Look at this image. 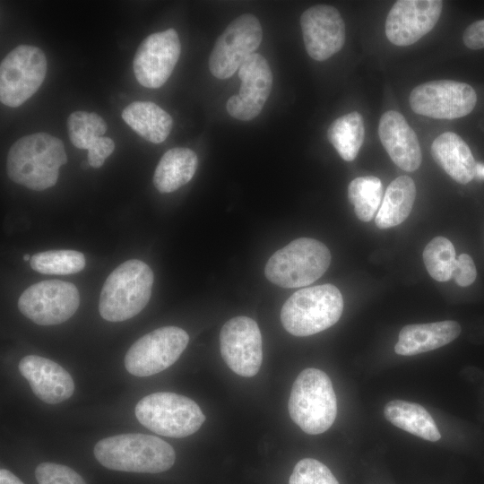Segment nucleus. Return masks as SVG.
I'll use <instances>...</instances> for the list:
<instances>
[{
    "mask_svg": "<svg viewBox=\"0 0 484 484\" xmlns=\"http://www.w3.org/2000/svg\"><path fill=\"white\" fill-rule=\"evenodd\" d=\"M67 162L63 142L48 133L18 139L9 149L6 172L15 183L42 191L54 186L59 169Z\"/></svg>",
    "mask_w": 484,
    "mask_h": 484,
    "instance_id": "f257e3e1",
    "label": "nucleus"
},
{
    "mask_svg": "<svg viewBox=\"0 0 484 484\" xmlns=\"http://www.w3.org/2000/svg\"><path fill=\"white\" fill-rule=\"evenodd\" d=\"M94 455L104 467L118 471L160 473L176 460L173 447L161 438L140 433L121 434L99 440Z\"/></svg>",
    "mask_w": 484,
    "mask_h": 484,
    "instance_id": "f03ea898",
    "label": "nucleus"
},
{
    "mask_svg": "<svg viewBox=\"0 0 484 484\" xmlns=\"http://www.w3.org/2000/svg\"><path fill=\"white\" fill-rule=\"evenodd\" d=\"M153 280L144 262L132 259L121 264L103 284L99 302L101 317L121 322L139 314L150 300Z\"/></svg>",
    "mask_w": 484,
    "mask_h": 484,
    "instance_id": "7ed1b4c3",
    "label": "nucleus"
},
{
    "mask_svg": "<svg viewBox=\"0 0 484 484\" xmlns=\"http://www.w3.org/2000/svg\"><path fill=\"white\" fill-rule=\"evenodd\" d=\"M292 420L307 434H321L333 425L337 400L329 376L317 368H306L293 383L289 403Z\"/></svg>",
    "mask_w": 484,
    "mask_h": 484,
    "instance_id": "20e7f679",
    "label": "nucleus"
},
{
    "mask_svg": "<svg viewBox=\"0 0 484 484\" xmlns=\"http://www.w3.org/2000/svg\"><path fill=\"white\" fill-rule=\"evenodd\" d=\"M342 310L343 298L338 288L317 285L294 292L282 306L281 321L290 334L309 336L336 324Z\"/></svg>",
    "mask_w": 484,
    "mask_h": 484,
    "instance_id": "39448f33",
    "label": "nucleus"
},
{
    "mask_svg": "<svg viewBox=\"0 0 484 484\" xmlns=\"http://www.w3.org/2000/svg\"><path fill=\"white\" fill-rule=\"evenodd\" d=\"M331 253L322 242L300 238L276 251L268 260L264 274L282 288H298L315 282L328 269Z\"/></svg>",
    "mask_w": 484,
    "mask_h": 484,
    "instance_id": "423d86ee",
    "label": "nucleus"
},
{
    "mask_svg": "<svg viewBox=\"0 0 484 484\" xmlns=\"http://www.w3.org/2000/svg\"><path fill=\"white\" fill-rule=\"evenodd\" d=\"M134 414L138 421L158 435L186 437L195 433L205 420L197 403L174 393L159 392L142 398Z\"/></svg>",
    "mask_w": 484,
    "mask_h": 484,
    "instance_id": "0eeeda50",
    "label": "nucleus"
},
{
    "mask_svg": "<svg viewBox=\"0 0 484 484\" xmlns=\"http://www.w3.org/2000/svg\"><path fill=\"white\" fill-rule=\"evenodd\" d=\"M44 52L35 46L20 45L1 61L0 100L16 108L29 99L41 86L47 74Z\"/></svg>",
    "mask_w": 484,
    "mask_h": 484,
    "instance_id": "6e6552de",
    "label": "nucleus"
},
{
    "mask_svg": "<svg viewBox=\"0 0 484 484\" xmlns=\"http://www.w3.org/2000/svg\"><path fill=\"white\" fill-rule=\"evenodd\" d=\"M188 341L187 333L179 327L158 328L133 343L125 356V367L135 376L158 374L178 359Z\"/></svg>",
    "mask_w": 484,
    "mask_h": 484,
    "instance_id": "1a4fd4ad",
    "label": "nucleus"
},
{
    "mask_svg": "<svg viewBox=\"0 0 484 484\" xmlns=\"http://www.w3.org/2000/svg\"><path fill=\"white\" fill-rule=\"evenodd\" d=\"M80 294L74 284L48 280L27 288L18 299L20 311L39 325L59 324L74 315Z\"/></svg>",
    "mask_w": 484,
    "mask_h": 484,
    "instance_id": "9d476101",
    "label": "nucleus"
},
{
    "mask_svg": "<svg viewBox=\"0 0 484 484\" xmlns=\"http://www.w3.org/2000/svg\"><path fill=\"white\" fill-rule=\"evenodd\" d=\"M263 30L258 19L244 13L234 19L217 39L209 57L211 73L218 79L231 77L259 47Z\"/></svg>",
    "mask_w": 484,
    "mask_h": 484,
    "instance_id": "9b49d317",
    "label": "nucleus"
},
{
    "mask_svg": "<svg viewBox=\"0 0 484 484\" xmlns=\"http://www.w3.org/2000/svg\"><path fill=\"white\" fill-rule=\"evenodd\" d=\"M409 102L416 114L436 119H454L473 110L477 94L467 83L438 80L416 86L410 94Z\"/></svg>",
    "mask_w": 484,
    "mask_h": 484,
    "instance_id": "f8f14e48",
    "label": "nucleus"
},
{
    "mask_svg": "<svg viewBox=\"0 0 484 484\" xmlns=\"http://www.w3.org/2000/svg\"><path fill=\"white\" fill-rule=\"evenodd\" d=\"M220 349L234 373L245 377L255 376L263 359L262 335L256 322L247 316L227 321L220 333Z\"/></svg>",
    "mask_w": 484,
    "mask_h": 484,
    "instance_id": "ddd939ff",
    "label": "nucleus"
},
{
    "mask_svg": "<svg viewBox=\"0 0 484 484\" xmlns=\"http://www.w3.org/2000/svg\"><path fill=\"white\" fill-rule=\"evenodd\" d=\"M181 53V44L174 29L149 35L138 47L133 70L143 87H161L171 75Z\"/></svg>",
    "mask_w": 484,
    "mask_h": 484,
    "instance_id": "4468645a",
    "label": "nucleus"
},
{
    "mask_svg": "<svg viewBox=\"0 0 484 484\" xmlns=\"http://www.w3.org/2000/svg\"><path fill=\"white\" fill-rule=\"evenodd\" d=\"M441 0H399L389 11L385 35L393 45L406 47L428 34L436 24L443 8Z\"/></svg>",
    "mask_w": 484,
    "mask_h": 484,
    "instance_id": "2eb2a0df",
    "label": "nucleus"
},
{
    "mask_svg": "<svg viewBox=\"0 0 484 484\" xmlns=\"http://www.w3.org/2000/svg\"><path fill=\"white\" fill-rule=\"evenodd\" d=\"M238 77L239 93L228 99L226 108L234 118L249 121L260 114L271 93L272 73L267 60L254 53L240 65Z\"/></svg>",
    "mask_w": 484,
    "mask_h": 484,
    "instance_id": "dca6fc26",
    "label": "nucleus"
},
{
    "mask_svg": "<svg viewBox=\"0 0 484 484\" xmlns=\"http://www.w3.org/2000/svg\"><path fill=\"white\" fill-rule=\"evenodd\" d=\"M306 50L316 61L339 52L345 42V24L339 11L329 4H315L300 16Z\"/></svg>",
    "mask_w": 484,
    "mask_h": 484,
    "instance_id": "f3484780",
    "label": "nucleus"
},
{
    "mask_svg": "<svg viewBox=\"0 0 484 484\" xmlns=\"http://www.w3.org/2000/svg\"><path fill=\"white\" fill-rule=\"evenodd\" d=\"M18 367L34 394L46 403L62 402L74 392L71 375L49 359L28 355L20 360Z\"/></svg>",
    "mask_w": 484,
    "mask_h": 484,
    "instance_id": "a211bd4d",
    "label": "nucleus"
},
{
    "mask_svg": "<svg viewBox=\"0 0 484 484\" xmlns=\"http://www.w3.org/2000/svg\"><path fill=\"white\" fill-rule=\"evenodd\" d=\"M378 135L391 160L399 168L412 172L421 164V150L418 137L404 117L388 110L379 120Z\"/></svg>",
    "mask_w": 484,
    "mask_h": 484,
    "instance_id": "6ab92c4d",
    "label": "nucleus"
},
{
    "mask_svg": "<svg viewBox=\"0 0 484 484\" xmlns=\"http://www.w3.org/2000/svg\"><path fill=\"white\" fill-rule=\"evenodd\" d=\"M460 333V324L452 320L408 324L401 330L394 351L402 356L430 351L450 343Z\"/></svg>",
    "mask_w": 484,
    "mask_h": 484,
    "instance_id": "aec40b11",
    "label": "nucleus"
},
{
    "mask_svg": "<svg viewBox=\"0 0 484 484\" xmlns=\"http://www.w3.org/2000/svg\"><path fill=\"white\" fill-rule=\"evenodd\" d=\"M431 155L456 182L467 184L474 178L476 161L467 143L455 133L438 135L431 144Z\"/></svg>",
    "mask_w": 484,
    "mask_h": 484,
    "instance_id": "412c9836",
    "label": "nucleus"
},
{
    "mask_svg": "<svg viewBox=\"0 0 484 484\" xmlns=\"http://www.w3.org/2000/svg\"><path fill=\"white\" fill-rule=\"evenodd\" d=\"M197 165V155L191 149H169L163 154L155 169L154 186L162 194L174 192L193 178Z\"/></svg>",
    "mask_w": 484,
    "mask_h": 484,
    "instance_id": "4be33fe9",
    "label": "nucleus"
},
{
    "mask_svg": "<svg viewBox=\"0 0 484 484\" xmlns=\"http://www.w3.org/2000/svg\"><path fill=\"white\" fill-rule=\"evenodd\" d=\"M123 120L144 140L160 143L167 139L173 119L160 107L150 101H134L122 112Z\"/></svg>",
    "mask_w": 484,
    "mask_h": 484,
    "instance_id": "5701e85b",
    "label": "nucleus"
},
{
    "mask_svg": "<svg viewBox=\"0 0 484 484\" xmlns=\"http://www.w3.org/2000/svg\"><path fill=\"white\" fill-rule=\"evenodd\" d=\"M415 197L413 179L408 176L396 177L386 188L376 216V226L379 229H389L403 222L411 212Z\"/></svg>",
    "mask_w": 484,
    "mask_h": 484,
    "instance_id": "b1692460",
    "label": "nucleus"
},
{
    "mask_svg": "<svg viewBox=\"0 0 484 484\" xmlns=\"http://www.w3.org/2000/svg\"><path fill=\"white\" fill-rule=\"evenodd\" d=\"M384 414L393 425L425 440L436 442L441 437L432 416L418 403L393 400L385 406Z\"/></svg>",
    "mask_w": 484,
    "mask_h": 484,
    "instance_id": "393cba45",
    "label": "nucleus"
},
{
    "mask_svg": "<svg viewBox=\"0 0 484 484\" xmlns=\"http://www.w3.org/2000/svg\"><path fill=\"white\" fill-rule=\"evenodd\" d=\"M365 127L362 116L350 112L335 119L328 128L327 137L339 155L352 161L363 143Z\"/></svg>",
    "mask_w": 484,
    "mask_h": 484,
    "instance_id": "a878e982",
    "label": "nucleus"
},
{
    "mask_svg": "<svg viewBox=\"0 0 484 484\" xmlns=\"http://www.w3.org/2000/svg\"><path fill=\"white\" fill-rule=\"evenodd\" d=\"M383 195L381 180L373 176L353 179L348 186V197L354 205L357 217L370 221L379 208Z\"/></svg>",
    "mask_w": 484,
    "mask_h": 484,
    "instance_id": "bb28decb",
    "label": "nucleus"
},
{
    "mask_svg": "<svg viewBox=\"0 0 484 484\" xmlns=\"http://www.w3.org/2000/svg\"><path fill=\"white\" fill-rule=\"evenodd\" d=\"M107 129L105 120L94 112L74 111L67 118L70 141L78 149H91Z\"/></svg>",
    "mask_w": 484,
    "mask_h": 484,
    "instance_id": "cd10ccee",
    "label": "nucleus"
},
{
    "mask_svg": "<svg viewBox=\"0 0 484 484\" xmlns=\"http://www.w3.org/2000/svg\"><path fill=\"white\" fill-rule=\"evenodd\" d=\"M30 267L40 273L67 275L82 271L85 266L83 254L75 250H49L31 256Z\"/></svg>",
    "mask_w": 484,
    "mask_h": 484,
    "instance_id": "c85d7f7f",
    "label": "nucleus"
},
{
    "mask_svg": "<svg viewBox=\"0 0 484 484\" xmlns=\"http://www.w3.org/2000/svg\"><path fill=\"white\" fill-rule=\"evenodd\" d=\"M423 261L434 280L447 281L453 278L456 264L454 246L446 238L436 237L424 248Z\"/></svg>",
    "mask_w": 484,
    "mask_h": 484,
    "instance_id": "c756f323",
    "label": "nucleus"
},
{
    "mask_svg": "<svg viewBox=\"0 0 484 484\" xmlns=\"http://www.w3.org/2000/svg\"><path fill=\"white\" fill-rule=\"evenodd\" d=\"M289 484H339L332 471L321 462L305 458L294 467Z\"/></svg>",
    "mask_w": 484,
    "mask_h": 484,
    "instance_id": "7c9ffc66",
    "label": "nucleus"
},
{
    "mask_svg": "<svg viewBox=\"0 0 484 484\" xmlns=\"http://www.w3.org/2000/svg\"><path fill=\"white\" fill-rule=\"evenodd\" d=\"M39 484H86L80 474L68 466L42 462L35 469Z\"/></svg>",
    "mask_w": 484,
    "mask_h": 484,
    "instance_id": "2f4dec72",
    "label": "nucleus"
},
{
    "mask_svg": "<svg viewBox=\"0 0 484 484\" xmlns=\"http://www.w3.org/2000/svg\"><path fill=\"white\" fill-rule=\"evenodd\" d=\"M476 276V266L469 255L461 254L456 257V264L453 272V278L456 284L461 287L470 286L474 282Z\"/></svg>",
    "mask_w": 484,
    "mask_h": 484,
    "instance_id": "473e14b6",
    "label": "nucleus"
},
{
    "mask_svg": "<svg viewBox=\"0 0 484 484\" xmlns=\"http://www.w3.org/2000/svg\"><path fill=\"white\" fill-rule=\"evenodd\" d=\"M115 150V143L109 137L101 136L99 141L88 150V163L93 168L101 167L106 159Z\"/></svg>",
    "mask_w": 484,
    "mask_h": 484,
    "instance_id": "72a5a7b5",
    "label": "nucleus"
},
{
    "mask_svg": "<svg viewBox=\"0 0 484 484\" xmlns=\"http://www.w3.org/2000/svg\"><path fill=\"white\" fill-rule=\"evenodd\" d=\"M462 39L468 48H484V19L469 25L463 32Z\"/></svg>",
    "mask_w": 484,
    "mask_h": 484,
    "instance_id": "f704fd0d",
    "label": "nucleus"
},
{
    "mask_svg": "<svg viewBox=\"0 0 484 484\" xmlns=\"http://www.w3.org/2000/svg\"><path fill=\"white\" fill-rule=\"evenodd\" d=\"M0 484H24L18 477L10 471L2 468L0 470Z\"/></svg>",
    "mask_w": 484,
    "mask_h": 484,
    "instance_id": "c9c22d12",
    "label": "nucleus"
},
{
    "mask_svg": "<svg viewBox=\"0 0 484 484\" xmlns=\"http://www.w3.org/2000/svg\"><path fill=\"white\" fill-rule=\"evenodd\" d=\"M474 177L479 180H484V163L476 162Z\"/></svg>",
    "mask_w": 484,
    "mask_h": 484,
    "instance_id": "e433bc0d",
    "label": "nucleus"
},
{
    "mask_svg": "<svg viewBox=\"0 0 484 484\" xmlns=\"http://www.w3.org/2000/svg\"><path fill=\"white\" fill-rule=\"evenodd\" d=\"M23 259H24L25 261H30L31 256H30V255H25L23 256Z\"/></svg>",
    "mask_w": 484,
    "mask_h": 484,
    "instance_id": "4c0bfd02",
    "label": "nucleus"
}]
</instances>
